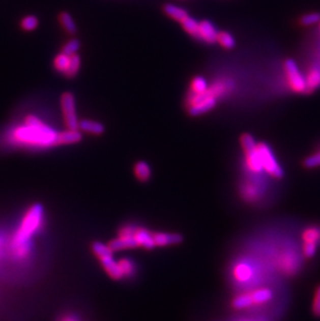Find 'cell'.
I'll use <instances>...</instances> for the list:
<instances>
[{
    "mask_svg": "<svg viewBox=\"0 0 320 321\" xmlns=\"http://www.w3.org/2000/svg\"><path fill=\"white\" fill-rule=\"evenodd\" d=\"M13 140L33 148H50L57 144L59 133L35 115H27L25 124L13 131Z\"/></svg>",
    "mask_w": 320,
    "mask_h": 321,
    "instance_id": "obj_1",
    "label": "cell"
},
{
    "mask_svg": "<svg viewBox=\"0 0 320 321\" xmlns=\"http://www.w3.org/2000/svg\"><path fill=\"white\" fill-rule=\"evenodd\" d=\"M43 220V206L41 204L33 205L22 219V223L12 240V250L16 257L25 258L28 256L32 250V237L42 227Z\"/></svg>",
    "mask_w": 320,
    "mask_h": 321,
    "instance_id": "obj_2",
    "label": "cell"
},
{
    "mask_svg": "<svg viewBox=\"0 0 320 321\" xmlns=\"http://www.w3.org/2000/svg\"><path fill=\"white\" fill-rule=\"evenodd\" d=\"M240 142L245 154V169L250 175L261 176L264 170L257 149L258 142L249 133H245L240 137Z\"/></svg>",
    "mask_w": 320,
    "mask_h": 321,
    "instance_id": "obj_3",
    "label": "cell"
},
{
    "mask_svg": "<svg viewBox=\"0 0 320 321\" xmlns=\"http://www.w3.org/2000/svg\"><path fill=\"white\" fill-rule=\"evenodd\" d=\"M257 149L263 166V170L270 178L281 180L285 176V171L281 166L280 162L276 158L275 153L270 149V147L265 142H258Z\"/></svg>",
    "mask_w": 320,
    "mask_h": 321,
    "instance_id": "obj_4",
    "label": "cell"
},
{
    "mask_svg": "<svg viewBox=\"0 0 320 321\" xmlns=\"http://www.w3.org/2000/svg\"><path fill=\"white\" fill-rule=\"evenodd\" d=\"M266 192V185L261 181L260 176L250 175L249 179L245 180L240 187V194L242 199L251 204L259 202L264 197Z\"/></svg>",
    "mask_w": 320,
    "mask_h": 321,
    "instance_id": "obj_5",
    "label": "cell"
},
{
    "mask_svg": "<svg viewBox=\"0 0 320 321\" xmlns=\"http://www.w3.org/2000/svg\"><path fill=\"white\" fill-rule=\"evenodd\" d=\"M61 104L67 128L70 130H78L79 122L76 114L75 98H74V95L71 93H65L62 96Z\"/></svg>",
    "mask_w": 320,
    "mask_h": 321,
    "instance_id": "obj_6",
    "label": "cell"
},
{
    "mask_svg": "<svg viewBox=\"0 0 320 321\" xmlns=\"http://www.w3.org/2000/svg\"><path fill=\"white\" fill-rule=\"evenodd\" d=\"M285 71H286L288 84L293 92H295V93L307 92L306 79L302 75V73L300 72L297 64H295L292 60L286 61Z\"/></svg>",
    "mask_w": 320,
    "mask_h": 321,
    "instance_id": "obj_7",
    "label": "cell"
},
{
    "mask_svg": "<svg viewBox=\"0 0 320 321\" xmlns=\"http://www.w3.org/2000/svg\"><path fill=\"white\" fill-rule=\"evenodd\" d=\"M257 269L250 261H240L235 264L233 268L234 279L241 284H249L255 280Z\"/></svg>",
    "mask_w": 320,
    "mask_h": 321,
    "instance_id": "obj_8",
    "label": "cell"
},
{
    "mask_svg": "<svg viewBox=\"0 0 320 321\" xmlns=\"http://www.w3.org/2000/svg\"><path fill=\"white\" fill-rule=\"evenodd\" d=\"M99 261H100L103 269L105 270V273L112 280L120 281L122 279H124V276H123V273H122V270L119 266V263L113 259V253L99 258Z\"/></svg>",
    "mask_w": 320,
    "mask_h": 321,
    "instance_id": "obj_9",
    "label": "cell"
},
{
    "mask_svg": "<svg viewBox=\"0 0 320 321\" xmlns=\"http://www.w3.org/2000/svg\"><path fill=\"white\" fill-rule=\"evenodd\" d=\"M252 300L254 303V307L266 306L272 302L275 298V292L269 287H260L250 291Z\"/></svg>",
    "mask_w": 320,
    "mask_h": 321,
    "instance_id": "obj_10",
    "label": "cell"
},
{
    "mask_svg": "<svg viewBox=\"0 0 320 321\" xmlns=\"http://www.w3.org/2000/svg\"><path fill=\"white\" fill-rule=\"evenodd\" d=\"M107 244L113 252L138 248V244H137L134 236H132V235H120L119 234L117 238L110 240Z\"/></svg>",
    "mask_w": 320,
    "mask_h": 321,
    "instance_id": "obj_11",
    "label": "cell"
},
{
    "mask_svg": "<svg viewBox=\"0 0 320 321\" xmlns=\"http://www.w3.org/2000/svg\"><path fill=\"white\" fill-rule=\"evenodd\" d=\"M134 238L138 244V248H142L144 250H153L154 248H156L153 232L146 228L136 227Z\"/></svg>",
    "mask_w": 320,
    "mask_h": 321,
    "instance_id": "obj_12",
    "label": "cell"
},
{
    "mask_svg": "<svg viewBox=\"0 0 320 321\" xmlns=\"http://www.w3.org/2000/svg\"><path fill=\"white\" fill-rule=\"evenodd\" d=\"M301 240L305 243H312L320 248V224L313 223L304 227L301 232Z\"/></svg>",
    "mask_w": 320,
    "mask_h": 321,
    "instance_id": "obj_13",
    "label": "cell"
},
{
    "mask_svg": "<svg viewBox=\"0 0 320 321\" xmlns=\"http://www.w3.org/2000/svg\"><path fill=\"white\" fill-rule=\"evenodd\" d=\"M154 241L156 246H169V245H176L183 241V236L178 233H163V232H156L153 233Z\"/></svg>",
    "mask_w": 320,
    "mask_h": 321,
    "instance_id": "obj_14",
    "label": "cell"
},
{
    "mask_svg": "<svg viewBox=\"0 0 320 321\" xmlns=\"http://www.w3.org/2000/svg\"><path fill=\"white\" fill-rule=\"evenodd\" d=\"M218 31L210 21H203L200 23V40L206 43L213 44L218 40Z\"/></svg>",
    "mask_w": 320,
    "mask_h": 321,
    "instance_id": "obj_15",
    "label": "cell"
},
{
    "mask_svg": "<svg viewBox=\"0 0 320 321\" xmlns=\"http://www.w3.org/2000/svg\"><path fill=\"white\" fill-rule=\"evenodd\" d=\"M216 104V98L215 97H209L204 99V100L192 104L189 107V113L191 115H200L203 113L208 112L209 110H211L212 108H214Z\"/></svg>",
    "mask_w": 320,
    "mask_h": 321,
    "instance_id": "obj_16",
    "label": "cell"
},
{
    "mask_svg": "<svg viewBox=\"0 0 320 321\" xmlns=\"http://www.w3.org/2000/svg\"><path fill=\"white\" fill-rule=\"evenodd\" d=\"M232 307L233 309L237 311L247 310L254 307V303H253L250 291H245V292H241L237 294L232 300Z\"/></svg>",
    "mask_w": 320,
    "mask_h": 321,
    "instance_id": "obj_17",
    "label": "cell"
},
{
    "mask_svg": "<svg viewBox=\"0 0 320 321\" xmlns=\"http://www.w3.org/2000/svg\"><path fill=\"white\" fill-rule=\"evenodd\" d=\"M82 139V134L78 130H66L59 133L57 144H72L79 142Z\"/></svg>",
    "mask_w": 320,
    "mask_h": 321,
    "instance_id": "obj_18",
    "label": "cell"
},
{
    "mask_svg": "<svg viewBox=\"0 0 320 321\" xmlns=\"http://www.w3.org/2000/svg\"><path fill=\"white\" fill-rule=\"evenodd\" d=\"M79 129L95 135H100L104 132V126L101 123L91 120H82L79 122Z\"/></svg>",
    "mask_w": 320,
    "mask_h": 321,
    "instance_id": "obj_19",
    "label": "cell"
},
{
    "mask_svg": "<svg viewBox=\"0 0 320 321\" xmlns=\"http://www.w3.org/2000/svg\"><path fill=\"white\" fill-rule=\"evenodd\" d=\"M306 79V85H307V92H312L320 86V68L313 67L307 76Z\"/></svg>",
    "mask_w": 320,
    "mask_h": 321,
    "instance_id": "obj_20",
    "label": "cell"
},
{
    "mask_svg": "<svg viewBox=\"0 0 320 321\" xmlns=\"http://www.w3.org/2000/svg\"><path fill=\"white\" fill-rule=\"evenodd\" d=\"M182 26L191 37L200 40V23L191 17H186L182 22Z\"/></svg>",
    "mask_w": 320,
    "mask_h": 321,
    "instance_id": "obj_21",
    "label": "cell"
},
{
    "mask_svg": "<svg viewBox=\"0 0 320 321\" xmlns=\"http://www.w3.org/2000/svg\"><path fill=\"white\" fill-rule=\"evenodd\" d=\"M134 174L139 181L146 182L151 178V167L144 161H138L134 165Z\"/></svg>",
    "mask_w": 320,
    "mask_h": 321,
    "instance_id": "obj_22",
    "label": "cell"
},
{
    "mask_svg": "<svg viewBox=\"0 0 320 321\" xmlns=\"http://www.w3.org/2000/svg\"><path fill=\"white\" fill-rule=\"evenodd\" d=\"M164 12L167 16L179 22H182L186 17H188V14L184 9L169 4L164 6Z\"/></svg>",
    "mask_w": 320,
    "mask_h": 321,
    "instance_id": "obj_23",
    "label": "cell"
},
{
    "mask_svg": "<svg viewBox=\"0 0 320 321\" xmlns=\"http://www.w3.org/2000/svg\"><path fill=\"white\" fill-rule=\"evenodd\" d=\"M118 263H119V266L122 270L124 278H131L135 275L136 266H135V263L131 259L123 258Z\"/></svg>",
    "mask_w": 320,
    "mask_h": 321,
    "instance_id": "obj_24",
    "label": "cell"
},
{
    "mask_svg": "<svg viewBox=\"0 0 320 321\" xmlns=\"http://www.w3.org/2000/svg\"><path fill=\"white\" fill-rule=\"evenodd\" d=\"M80 64H81V61H80V56L78 54L71 55L70 64H69L68 70L65 73V75L67 77L76 76L78 71H79V68H80Z\"/></svg>",
    "mask_w": 320,
    "mask_h": 321,
    "instance_id": "obj_25",
    "label": "cell"
},
{
    "mask_svg": "<svg viewBox=\"0 0 320 321\" xmlns=\"http://www.w3.org/2000/svg\"><path fill=\"white\" fill-rule=\"evenodd\" d=\"M60 20L63 24L64 28L70 33V34H75L76 33V24L74 22L73 18L71 17V15L69 13H62L60 16Z\"/></svg>",
    "mask_w": 320,
    "mask_h": 321,
    "instance_id": "obj_26",
    "label": "cell"
},
{
    "mask_svg": "<svg viewBox=\"0 0 320 321\" xmlns=\"http://www.w3.org/2000/svg\"><path fill=\"white\" fill-rule=\"evenodd\" d=\"M191 90H192V93H194V94H204V93H206L208 91L207 80L204 77H202V76L195 77L192 80Z\"/></svg>",
    "mask_w": 320,
    "mask_h": 321,
    "instance_id": "obj_27",
    "label": "cell"
},
{
    "mask_svg": "<svg viewBox=\"0 0 320 321\" xmlns=\"http://www.w3.org/2000/svg\"><path fill=\"white\" fill-rule=\"evenodd\" d=\"M70 60H71V55H68L66 53H61L59 54L55 60H54V67L55 69L61 72V73H66V71L68 70L69 64H70Z\"/></svg>",
    "mask_w": 320,
    "mask_h": 321,
    "instance_id": "obj_28",
    "label": "cell"
},
{
    "mask_svg": "<svg viewBox=\"0 0 320 321\" xmlns=\"http://www.w3.org/2000/svg\"><path fill=\"white\" fill-rule=\"evenodd\" d=\"M303 166L307 169L316 168L320 166V149L315 153L311 154L310 156L306 157L303 161Z\"/></svg>",
    "mask_w": 320,
    "mask_h": 321,
    "instance_id": "obj_29",
    "label": "cell"
},
{
    "mask_svg": "<svg viewBox=\"0 0 320 321\" xmlns=\"http://www.w3.org/2000/svg\"><path fill=\"white\" fill-rule=\"evenodd\" d=\"M311 311L313 316H315L316 318H320V284L316 287L314 291Z\"/></svg>",
    "mask_w": 320,
    "mask_h": 321,
    "instance_id": "obj_30",
    "label": "cell"
},
{
    "mask_svg": "<svg viewBox=\"0 0 320 321\" xmlns=\"http://www.w3.org/2000/svg\"><path fill=\"white\" fill-rule=\"evenodd\" d=\"M220 45L227 48V49H232L235 46V39L233 38V36L227 32H221L218 35V40H217Z\"/></svg>",
    "mask_w": 320,
    "mask_h": 321,
    "instance_id": "obj_31",
    "label": "cell"
},
{
    "mask_svg": "<svg viewBox=\"0 0 320 321\" xmlns=\"http://www.w3.org/2000/svg\"><path fill=\"white\" fill-rule=\"evenodd\" d=\"M39 24V21H38V18L35 17V16H27L24 18L21 22V26L24 31L26 32H32L34 30L37 28Z\"/></svg>",
    "mask_w": 320,
    "mask_h": 321,
    "instance_id": "obj_32",
    "label": "cell"
},
{
    "mask_svg": "<svg viewBox=\"0 0 320 321\" xmlns=\"http://www.w3.org/2000/svg\"><path fill=\"white\" fill-rule=\"evenodd\" d=\"M79 48H80L79 41L77 39H73L65 45L63 52L68 55H73V54H76V52L79 50Z\"/></svg>",
    "mask_w": 320,
    "mask_h": 321,
    "instance_id": "obj_33",
    "label": "cell"
},
{
    "mask_svg": "<svg viewBox=\"0 0 320 321\" xmlns=\"http://www.w3.org/2000/svg\"><path fill=\"white\" fill-rule=\"evenodd\" d=\"M303 25L309 26V25H313L315 23L320 22V14L317 13H312V14H307L305 15L302 20H301Z\"/></svg>",
    "mask_w": 320,
    "mask_h": 321,
    "instance_id": "obj_34",
    "label": "cell"
},
{
    "mask_svg": "<svg viewBox=\"0 0 320 321\" xmlns=\"http://www.w3.org/2000/svg\"><path fill=\"white\" fill-rule=\"evenodd\" d=\"M62 321H78V320L75 318H73V317H66Z\"/></svg>",
    "mask_w": 320,
    "mask_h": 321,
    "instance_id": "obj_35",
    "label": "cell"
},
{
    "mask_svg": "<svg viewBox=\"0 0 320 321\" xmlns=\"http://www.w3.org/2000/svg\"><path fill=\"white\" fill-rule=\"evenodd\" d=\"M242 321H260V320H242Z\"/></svg>",
    "mask_w": 320,
    "mask_h": 321,
    "instance_id": "obj_36",
    "label": "cell"
}]
</instances>
